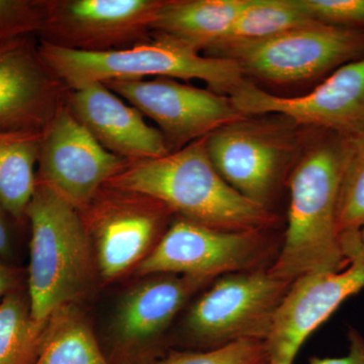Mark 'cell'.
Returning <instances> with one entry per match:
<instances>
[{
  "label": "cell",
  "instance_id": "484cf974",
  "mask_svg": "<svg viewBox=\"0 0 364 364\" xmlns=\"http://www.w3.org/2000/svg\"><path fill=\"white\" fill-rule=\"evenodd\" d=\"M317 23L347 28H364V0H299Z\"/></svg>",
  "mask_w": 364,
  "mask_h": 364
},
{
  "label": "cell",
  "instance_id": "ba28073f",
  "mask_svg": "<svg viewBox=\"0 0 364 364\" xmlns=\"http://www.w3.org/2000/svg\"><path fill=\"white\" fill-rule=\"evenodd\" d=\"M79 214L98 272L114 279L142 262L166 231L172 213L150 196L104 186Z\"/></svg>",
  "mask_w": 364,
  "mask_h": 364
},
{
  "label": "cell",
  "instance_id": "f1b7e54d",
  "mask_svg": "<svg viewBox=\"0 0 364 364\" xmlns=\"http://www.w3.org/2000/svg\"><path fill=\"white\" fill-rule=\"evenodd\" d=\"M16 282V277L14 270L0 263V303L7 294L14 291Z\"/></svg>",
  "mask_w": 364,
  "mask_h": 364
},
{
  "label": "cell",
  "instance_id": "3957f363",
  "mask_svg": "<svg viewBox=\"0 0 364 364\" xmlns=\"http://www.w3.org/2000/svg\"><path fill=\"white\" fill-rule=\"evenodd\" d=\"M26 218L32 231L28 303L33 320L43 324L85 293L95 253L77 208L38 181Z\"/></svg>",
  "mask_w": 364,
  "mask_h": 364
},
{
  "label": "cell",
  "instance_id": "603a6c76",
  "mask_svg": "<svg viewBox=\"0 0 364 364\" xmlns=\"http://www.w3.org/2000/svg\"><path fill=\"white\" fill-rule=\"evenodd\" d=\"M338 225L340 235L355 233L364 226V132L346 138Z\"/></svg>",
  "mask_w": 364,
  "mask_h": 364
},
{
  "label": "cell",
  "instance_id": "7c38bea8",
  "mask_svg": "<svg viewBox=\"0 0 364 364\" xmlns=\"http://www.w3.org/2000/svg\"><path fill=\"white\" fill-rule=\"evenodd\" d=\"M105 83L119 97L158 124L170 149H177L245 116L229 95L195 87L176 79H131Z\"/></svg>",
  "mask_w": 364,
  "mask_h": 364
},
{
  "label": "cell",
  "instance_id": "9a60e30c",
  "mask_svg": "<svg viewBox=\"0 0 364 364\" xmlns=\"http://www.w3.org/2000/svg\"><path fill=\"white\" fill-rule=\"evenodd\" d=\"M35 37L0 45V133L43 132L69 88L49 68Z\"/></svg>",
  "mask_w": 364,
  "mask_h": 364
},
{
  "label": "cell",
  "instance_id": "e0dca14e",
  "mask_svg": "<svg viewBox=\"0 0 364 364\" xmlns=\"http://www.w3.org/2000/svg\"><path fill=\"white\" fill-rule=\"evenodd\" d=\"M213 282L188 275L157 274L133 287L114 313L112 333L117 343L126 349L154 343L191 296Z\"/></svg>",
  "mask_w": 364,
  "mask_h": 364
},
{
  "label": "cell",
  "instance_id": "277c9868",
  "mask_svg": "<svg viewBox=\"0 0 364 364\" xmlns=\"http://www.w3.org/2000/svg\"><path fill=\"white\" fill-rule=\"evenodd\" d=\"M46 65L69 88L92 82L144 77L198 79L217 93L229 95L243 80L238 64L200 54L191 46L161 33L130 49L100 54L72 51L40 42Z\"/></svg>",
  "mask_w": 364,
  "mask_h": 364
},
{
  "label": "cell",
  "instance_id": "9c48e42d",
  "mask_svg": "<svg viewBox=\"0 0 364 364\" xmlns=\"http://www.w3.org/2000/svg\"><path fill=\"white\" fill-rule=\"evenodd\" d=\"M284 123L245 117L205 136V149L220 176L240 195L270 208L294 152Z\"/></svg>",
  "mask_w": 364,
  "mask_h": 364
},
{
  "label": "cell",
  "instance_id": "83f0119b",
  "mask_svg": "<svg viewBox=\"0 0 364 364\" xmlns=\"http://www.w3.org/2000/svg\"><path fill=\"white\" fill-rule=\"evenodd\" d=\"M7 213L0 203V256L6 257L11 251V231L7 223Z\"/></svg>",
  "mask_w": 364,
  "mask_h": 364
},
{
  "label": "cell",
  "instance_id": "52a82bcc",
  "mask_svg": "<svg viewBox=\"0 0 364 364\" xmlns=\"http://www.w3.org/2000/svg\"><path fill=\"white\" fill-rule=\"evenodd\" d=\"M205 56L232 60L243 74L268 82H301L364 56V28L315 23L265 40L221 46Z\"/></svg>",
  "mask_w": 364,
  "mask_h": 364
},
{
  "label": "cell",
  "instance_id": "ffe728a7",
  "mask_svg": "<svg viewBox=\"0 0 364 364\" xmlns=\"http://www.w3.org/2000/svg\"><path fill=\"white\" fill-rule=\"evenodd\" d=\"M35 364H111L87 322L64 306L49 318L44 343Z\"/></svg>",
  "mask_w": 364,
  "mask_h": 364
},
{
  "label": "cell",
  "instance_id": "44dd1931",
  "mask_svg": "<svg viewBox=\"0 0 364 364\" xmlns=\"http://www.w3.org/2000/svg\"><path fill=\"white\" fill-rule=\"evenodd\" d=\"M315 23L299 0H248L225 37L205 55L221 46L265 40Z\"/></svg>",
  "mask_w": 364,
  "mask_h": 364
},
{
  "label": "cell",
  "instance_id": "4316f807",
  "mask_svg": "<svg viewBox=\"0 0 364 364\" xmlns=\"http://www.w3.org/2000/svg\"><path fill=\"white\" fill-rule=\"evenodd\" d=\"M348 352L340 358H310V364H364V337L358 330L349 329Z\"/></svg>",
  "mask_w": 364,
  "mask_h": 364
},
{
  "label": "cell",
  "instance_id": "d4e9b609",
  "mask_svg": "<svg viewBox=\"0 0 364 364\" xmlns=\"http://www.w3.org/2000/svg\"><path fill=\"white\" fill-rule=\"evenodd\" d=\"M153 364H267L264 341H240L210 350L173 352Z\"/></svg>",
  "mask_w": 364,
  "mask_h": 364
},
{
  "label": "cell",
  "instance_id": "d6986e66",
  "mask_svg": "<svg viewBox=\"0 0 364 364\" xmlns=\"http://www.w3.org/2000/svg\"><path fill=\"white\" fill-rule=\"evenodd\" d=\"M43 132L0 133V203L21 221L37 186L36 166Z\"/></svg>",
  "mask_w": 364,
  "mask_h": 364
},
{
  "label": "cell",
  "instance_id": "f546056e",
  "mask_svg": "<svg viewBox=\"0 0 364 364\" xmlns=\"http://www.w3.org/2000/svg\"><path fill=\"white\" fill-rule=\"evenodd\" d=\"M356 248L359 252L364 256V226L358 231V243H356Z\"/></svg>",
  "mask_w": 364,
  "mask_h": 364
},
{
  "label": "cell",
  "instance_id": "7402d4cb",
  "mask_svg": "<svg viewBox=\"0 0 364 364\" xmlns=\"http://www.w3.org/2000/svg\"><path fill=\"white\" fill-rule=\"evenodd\" d=\"M47 323L33 320L30 303L20 294H7L0 303V364H35Z\"/></svg>",
  "mask_w": 364,
  "mask_h": 364
},
{
  "label": "cell",
  "instance_id": "4fadbf2b",
  "mask_svg": "<svg viewBox=\"0 0 364 364\" xmlns=\"http://www.w3.org/2000/svg\"><path fill=\"white\" fill-rule=\"evenodd\" d=\"M128 163L105 150L65 105L43 131L37 181L80 210Z\"/></svg>",
  "mask_w": 364,
  "mask_h": 364
},
{
  "label": "cell",
  "instance_id": "8992f818",
  "mask_svg": "<svg viewBox=\"0 0 364 364\" xmlns=\"http://www.w3.org/2000/svg\"><path fill=\"white\" fill-rule=\"evenodd\" d=\"M293 282L267 269L219 277L188 309L183 333L203 350L264 341Z\"/></svg>",
  "mask_w": 364,
  "mask_h": 364
},
{
  "label": "cell",
  "instance_id": "6da1fadb",
  "mask_svg": "<svg viewBox=\"0 0 364 364\" xmlns=\"http://www.w3.org/2000/svg\"><path fill=\"white\" fill-rule=\"evenodd\" d=\"M345 147L346 138L329 133L304 155L289 177L287 229L268 268L280 279L294 282L348 265L338 225Z\"/></svg>",
  "mask_w": 364,
  "mask_h": 364
},
{
  "label": "cell",
  "instance_id": "2e32d148",
  "mask_svg": "<svg viewBox=\"0 0 364 364\" xmlns=\"http://www.w3.org/2000/svg\"><path fill=\"white\" fill-rule=\"evenodd\" d=\"M66 105L105 150L126 161L156 159L171 152L161 132L146 123L142 112L124 104L105 83L69 90Z\"/></svg>",
  "mask_w": 364,
  "mask_h": 364
},
{
  "label": "cell",
  "instance_id": "5b68a950",
  "mask_svg": "<svg viewBox=\"0 0 364 364\" xmlns=\"http://www.w3.org/2000/svg\"><path fill=\"white\" fill-rule=\"evenodd\" d=\"M282 243L269 230L225 231L177 217L136 267L139 275L176 274L215 280L267 269Z\"/></svg>",
  "mask_w": 364,
  "mask_h": 364
},
{
  "label": "cell",
  "instance_id": "7a4b0ae2",
  "mask_svg": "<svg viewBox=\"0 0 364 364\" xmlns=\"http://www.w3.org/2000/svg\"><path fill=\"white\" fill-rule=\"evenodd\" d=\"M105 186L150 196L172 214L225 231L270 230L277 222L270 208L240 195L220 176L205 138L156 159L129 162Z\"/></svg>",
  "mask_w": 364,
  "mask_h": 364
},
{
  "label": "cell",
  "instance_id": "5bb4252c",
  "mask_svg": "<svg viewBox=\"0 0 364 364\" xmlns=\"http://www.w3.org/2000/svg\"><path fill=\"white\" fill-rule=\"evenodd\" d=\"M340 272H315L294 280L265 340L267 364H294L299 349L346 299L364 289V256L358 248Z\"/></svg>",
  "mask_w": 364,
  "mask_h": 364
},
{
  "label": "cell",
  "instance_id": "cb8c5ba5",
  "mask_svg": "<svg viewBox=\"0 0 364 364\" xmlns=\"http://www.w3.org/2000/svg\"><path fill=\"white\" fill-rule=\"evenodd\" d=\"M46 14L47 0H0V45L39 37Z\"/></svg>",
  "mask_w": 364,
  "mask_h": 364
},
{
  "label": "cell",
  "instance_id": "8fae6325",
  "mask_svg": "<svg viewBox=\"0 0 364 364\" xmlns=\"http://www.w3.org/2000/svg\"><path fill=\"white\" fill-rule=\"evenodd\" d=\"M228 95L243 116L275 114L350 138L364 132V56L339 67L299 97H279L245 79Z\"/></svg>",
  "mask_w": 364,
  "mask_h": 364
},
{
  "label": "cell",
  "instance_id": "30bf717a",
  "mask_svg": "<svg viewBox=\"0 0 364 364\" xmlns=\"http://www.w3.org/2000/svg\"><path fill=\"white\" fill-rule=\"evenodd\" d=\"M164 0H47L40 42L100 54L130 49L152 38Z\"/></svg>",
  "mask_w": 364,
  "mask_h": 364
},
{
  "label": "cell",
  "instance_id": "ac0fdd59",
  "mask_svg": "<svg viewBox=\"0 0 364 364\" xmlns=\"http://www.w3.org/2000/svg\"><path fill=\"white\" fill-rule=\"evenodd\" d=\"M248 0H164L152 33L208 52L225 37Z\"/></svg>",
  "mask_w": 364,
  "mask_h": 364
}]
</instances>
